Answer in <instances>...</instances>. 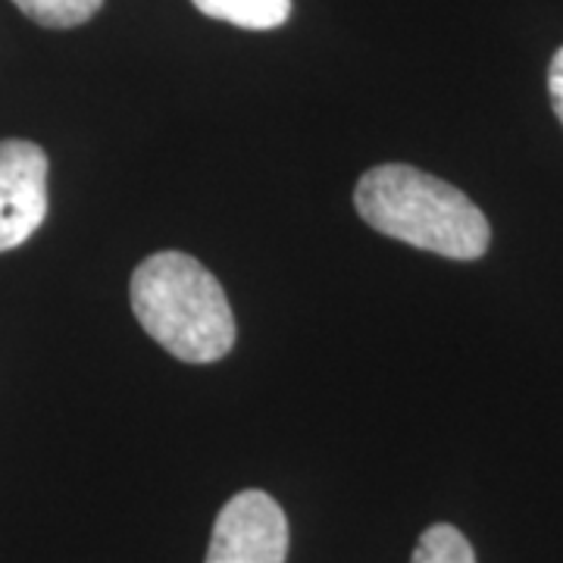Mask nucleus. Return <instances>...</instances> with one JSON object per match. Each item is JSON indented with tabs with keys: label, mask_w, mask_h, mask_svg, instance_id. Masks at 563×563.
<instances>
[{
	"label": "nucleus",
	"mask_w": 563,
	"mask_h": 563,
	"mask_svg": "<svg viewBox=\"0 0 563 563\" xmlns=\"http://www.w3.org/2000/svg\"><path fill=\"white\" fill-rule=\"evenodd\" d=\"M354 207L376 232L451 261H479L492 242L485 213L461 188L407 163L363 173Z\"/></svg>",
	"instance_id": "f257e3e1"
},
{
	"label": "nucleus",
	"mask_w": 563,
	"mask_h": 563,
	"mask_svg": "<svg viewBox=\"0 0 563 563\" xmlns=\"http://www.w3.org/2000/svg\"><path fill=\"white\" fill-rule=\"evenodd\" d=\"M132 310L144 332L185 363H213L235 344L222 285L181 251H161L132 273Z\"/></svg>",
	"instance_id": "f03ea898"
},
{
	"label": "nucleus",
	"mask_w": 563,
	"mask_h": 563,
	"mask_svg": "<svg viewBox=\"0 0 563 563\" xmlns=\"http://www.w3.org/2000/svg\"><path fill=\"white\" fill-rule=\"evenodd\" d=\"M288 520L266 492H239L217 517L207 563H285Z\"/></svg>",
	"instance_id": "7ed1b4c3"
},
{
	"label": "nucleus",
	"mask_w": 563,
	"mask_h": 563,
	"mask_svg": "<svg viewBox=\"0 0 563 563\" xmlns=\"http://www.w3.org/2000/svg\"><path fill=\"white\" fill-rule=\"evenodd\" d=\"M44 217L47 154L32 141H0V254L29 242Z\"/></svg>",
	"instance_id": "20e7f679"
},
{
	"label": "nucleus",
	"mask_w": 563,
	"mask_h": 563,
	"mask_svg": "<svg viewBox=\"0 0 563 563\" xmlns=\"http://www.w3.org/2000/svg\"><path fill=\"white\" fill-rule=\"evenodd\" d=\"M191 3L210 20L232 22L251 32L279 29L291 16V0H191Z\"/></svg>",
	"instance_id": "39448f33"
},
{
	"label": "nucleus",
	"mask_w": 563,
	"mask_h": 563,
	"mask_svg": "<svg viewBox=\"0 0 563 563\" xmlns=\"http://www.w3.org/2000/svg\"><path fill=\"white\" fill-rule=\"evenodd\" d=\"M410 563H476V554H473L470 542L463 539L461 529L435 523L420 536Z\"/></svg>",
	"instance_id": "423d86ee"
},
{
	"label": "nucleus",
	"mask_w": 563,
	"mask_h": 563,
	"mask_svg": "<svg viewBox=\"0 0 563 563\" xmlns=\"http://www.w3.org/2000/svg\"><path fill=\"white\" fill-rule=\"evenodd\" d=\"M22 13L38 25L47 29H76L81 22H88L103 0H13Z\"/></svg>",
	"instance_id": "0eeeda50"
},
{
	"label": "nucleus",
	"mask_w": 563,
	"mask_h": 563,
	"mask_svg": "<svg viewBox=\"0 0 563 563\" xmlns=\"http://www.w3.org/2000/svg\"><path fill=\"white\" fill-rule=\"evenodd\" d=\"M548 95H551V107L563 125V47L551 57V66H548Z\"/></svg>",
	"instance_id": "6e6552de"
}]
</instances>
